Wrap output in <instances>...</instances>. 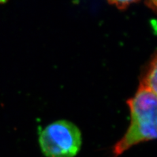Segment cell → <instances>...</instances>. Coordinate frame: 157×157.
Listing matches in <instances>:
<instances>
[{
    "mask_svg": "<svg viewBox=\"0 0 157 157\" xmlns=\"http://www.w3.org/2000/svg\"><path fill=\"white\" fill-rule=\"evenodd\" d=\"M127 104L130 124L123 137L113 147L112 157H119L134 145L153 140L157 136L156 94L138 88Z\"/></svg>",
    "mask_w": 157,
    "mask_h": 157,
    "instance_id": "obj_1",
    "label": "cell"
},
{
    "mask_svg": "<svg viewBox=\"0 0 157 157\" xmlns=\"http://www.w3.org/2000/svg\"><path fill=\"white\" fill-rule=\"evenodd\" d=\"M39 144L45 157H75L81 148V132L70 121H56L41 131Z\"/></svg>",
    "mask_w": 157,
    "mask_h": 157,
    "instance_id": "obj_2",
    "label": "cell"
},
{
    "mask_svg": "<svg viewBox=\"0 0 157 157\" xmlns=\"http://www.w3.org/2000/svg\"><path fill=\"white\" fill-rule=\"evenodd\" d=\"M156 53L151 59L141 74L139 88L153 92L157 94V61Z\"/></svg>",
    "mask_w": 157,
    "mask_h": 157,
    "instance_id": "obj_3",
    "label": "cell"
},
{
    "mask_svg": "<svg viewBox=\"0 0 157 157\" xmlns=\"http://www.w3.org/2000/svg\"><path fill=\"white\" fill-rule=\"evenodd\" d=\"M139 2L137 1H113L109 2L111 5H114L120 10H124L128 7L132 3H136Z\"/></svg>",
    "mask_w": 157,
    "mask_h": 157,
    "instance_id": "obj_4",
    "label": "cell"
},
{
    "mask_svg": "<svg viewBox=\"0 0 157 157\" xmlns=\"http://www.w3.org/2000/svg\"><path fill=\"white\" fill-rule=\"evenodd\" d=\"M5 3V2H0V4H1V3Z\"/></svg>",
    "mask_w": 157,
    "mask_h": 157,
    "instance_id": "obj_5",
    "label": "cell"
}]
</instances>
